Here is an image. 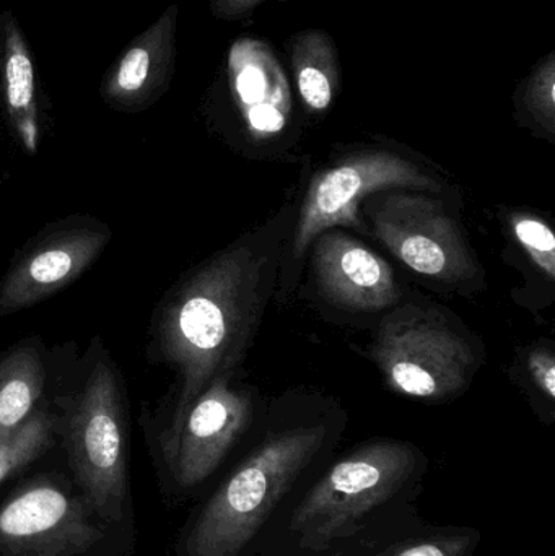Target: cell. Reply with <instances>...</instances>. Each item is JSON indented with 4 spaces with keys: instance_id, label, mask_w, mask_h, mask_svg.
Masks as SVG:
<instances>
[{
    "instance_id": "52a82bcc",
    "label": "cell",
    "mask_w": 555,
    "mask_h": 556,
    "mask_svg": "<svg viewBox=\"0 0 555 556\" xmlns=\"http://www.w3.org/2000/svg\"><path fill=\"white\" fill-rule=\"evenodd\" d=\"M103 526L84 496L39 476L0 505V556H85L104 541Z\"/></svg>"
},
{
    "instance_id": "44dd1931",
    "label": "cell",
    "mask_w": 555,
    "mask_h": 556,
    "mask_svg": "<svg viewBox=\"0 0 555 556\" xmlns=\"http://www.w3.org/2000/svg\"><path fill=\"white\" fill-rule=\"evenodd\" d=\"M250 121L254 129L264 130V132H277L283 127L282 113L270 104H256L251 110Z\"/></svg>"
},
{
    "instance_id": "5bb4252c",
    "label": "cell",
    "mask_w": 555,
    "mask_h": 556,
    "mask_svg": "<svg viewBox=\"0 0 555 556\" xmlns=\"http://www.w3.org/2000/svg\"><path fill=\"white\" fill-rule=\"evenodd\" d=\"M2 33V103L13 136L28 155L39 146V110L31 52L18 22L10 12L0 15Z\"/></svg>"
},
{
    "instance_id": "8fae6325",
    "label": "cell",
    "mask_w": 555,
    "mask_h": 556,
    "mask_svg": "<svg viewBox=\"0 0 555 556\" xmlns=\"http://www.w3.org/2000/svg\"><path fill=\"white\" fill-rule=\"evenodd\" d=\"M313 270L323 296L348 309L371 313L400 296L391 267L341 231H325L316 240Z\"/></svg>"
},
{
    "instance_id": "ba28073f",
    "label": "cell",
    "mask_w": 555,
    "mask_h": 556,
    "mask_svg": "<svg viewBox=\"0 0 555 556\" xmlns=\"http://www.w3.org/2000/svg\"><path fill=\"white\" fill-rule=\"evenodd\" d=\"M111 230L88 215L48 225L18 251L0 280V317L42 303L78 280L106 250Z\"/></svg>"
},
{
    "instance_id": "8992f818",
    "label": "cell",
    "mask_w": 555,
    "mask_h": 556,
    "mask_svg": "<svg viewBox=\"0 0 555 556\" xmlns=\"http://www.w3.org/2000/svg\"><path fill=\"white\" fill-rule=\"evenodd\" d=\"M374 356L398 392L426 401L462 391L475 366L468 343L445 320L411 306L381 324Z\"/></svg>"
},
{
    "instance_id": "9c48e42d",
    "label": "cell",
    "mask_w": 555,
    "mask_h": 556,
    "mask_svg": "<svg viewBox=\"0 0 555 556\" xmlns=\"http://www.w3.org/2000/svg\"><path fill=\"white\" fill-rule=\"evenodd\" d=\"M365 212L378 240L426 277L462 281L476 274L465 238L440 202L416 194L367 199Z\"/></svg>"
},
{
    "instance_id": "2e32d148",
    "label": "cell",
    "mask_w": 555,
    "mask_h": 556,
    "mask_svg": "<svg viewBox=\"0 0 555 556\" xmlns=\"http://www.w3.org/2000/svg\"><path fill=\"white\" fill-rule=\"evenodd\" d=\"M61 438V418L51 402L42 401L12 433L0 437V485L28 469Z\"/></svg>"
},
{
    "instance_id": "7a4b0ae2",
    "label": "cell",
    "mask_w": 555,
    "mask_h": 556,
    "mask_svg": "<svg viewBox=\"0 0 555 556\" xmlns=\"http://www.w3.org/2000/svg\"><path fill=\"white\" fill-rule=\"evenodd\" d=\"M338 425L299 420L270 425L199 500L176 541V556H257L283 509L335 457Z\"/></svg>"
},
{
    "instance_id": "7c38bea8",
    "label": "cell",
    "mask_w": 555,
    "mask_h": 556,
    "mask_svg": "<svg viewBox=\"0 0 555 556\" xmlns=\"http://www.w3.org/2000/svg\"><path fill=\"white\" fill-rule=\"evenodd\" d=\"M176 9L169 7L124 49L101 84V98L111 110L140 113L165 93L173 64Z\"/></svg>"
},
{
    "instance_id": "4fadbf2b",
    "label": "cell",
    "mask_w": 555,
    "mask_h": 556,
    "mask_svg": "<svg viewBox=\"0 0 555 556\" xmlns=\"http://www.w3.org/2000/svg\"><path fill=\"white\" fill-rule=\"evenodd\" d=\"M481 542L479 529L432 525L414 511L316 556H475Z\"/></svg>"
},
{
    "instance_id": "6da1fadb",
    "label": "cell",
    "mask_w": 555,
    "mask_h": 556,
    "mask_svg": "<svg viewBox=\"0 0 555 556\" xmlns=\"http://www.w3.org/2000/svg\"><path fill=\"white\" fill-rule=\"evenodd\" d=\"M269 251L240 243L215 254L176 283L156 307L152 346L178 375L163 421L179 417L243 356L269 291Z\"/></svg>"
},
{
    "instance_id": "ac0fdd59",
    "label": "cell",
    "mask_w": 555,
    "mask_h": 556,
    "mask_svg": "<svg viewBox=\"0 0 555 556\" xmlns=\"http://www.w3.org/2000/svg\"><path fill=\"white\" fill-rule=\"evenodd\" d=\"M300 91L310 106L315 110H325L331 103V87L325 74L308 67L300 74Z\"/></svg>"
},
{
    "instance_id": "5b68a950",
    "label": "cell",
    "mask_w": 555,
    "mask_h": 556,
    "mask_svg": "<svg viewBox=\"0 0 555 556\" xmlns=\"http://www.w3.org/2000/svg\"><path fill=\"white\" fill-rule=\"evenodd\" d=\"M253 401L218 376L173 420L162 421L153 456L165 492L178 502L201 500L253 446Z\"/></svg>"
},
{
    "instance_id": "30bf717a",
    "label": "cell",
    "mask_w": 555,
    "mask_h": 556,
    "mask_svg": "<svg viewBox=\"0 0 555 556\" xmlns=\"http://www.w3.org/2000/svg\"><path fill=\"white\" fill-rule=\"evenodd\" d=\"M436 189L432 179L406 160L370 155L316 176L310 186L295 235V254L302 256L318 235L335 227L362 230L358 207L375 192L387 189Z\"/></svg>"
},
{
    "instance_id": "e0dca14e",
    "label": "cell",
    "mask_w": 555,
    "mask_h": 556,
    "mask_svg": "<svg viewBox=\"0 0 555 556\" xmlns=\"http://www.w3.org/2000/svg\"><path fill=\"white\" fill-rule=\"evenodd\" d=\"M515 237L531 260L550 278L555 277V238L544 222L528 215H517L512 220Z\"/></svg>"
},
{
    "instance_id": "9a60e30c",
    "label": "cell",
    "mask_w": 555,
    "mask_h": 556,
    "mask_svg": "<svg viewBox=\"0 0 555 556\" xmlns=\"http://www.w3.org/2000/svg\"><path fill=\"white\" fill-rule=\"evenodd\" d=\"M48 369L39 337L22 340L0 356V437L25 424L45 401Z\"/></svg>"
},
{
    "instance_id": "ffe728a7",
    "label": "cell",
    "mask_w": 555,
    "mask_h": 556,
    "mask_svg": "<svg viewBox=\"0 0 555 556\" xmlns=\"http://www.w3.org/2000/svg\"><path fill=\"white\" fill-rule=\"evenodd\" d=\"M238 91L244 103H261L266 93V80L263 72L256 67H247L238 77Z\"/></svg>"
},
{
    "instance_id": "3957f363",
    "label": "cell",
    "mask_w": 555,
    "mask_h": 556,
    "mask_svg": "<svg viewBox=\"0 0 555 556\" xmlns=\"http://www.w3.org/2000/svg\"><path fill=\"white\" fill-rule=\"evenodd\" d=\"M429 472L409 441L375 438L332 457L283 509L257 556H316L417 509Z\"/></svg>"
},
{
    "instance_id": "277c9868",
    "label": "cell",
    "mask_w": 555,
    "mask_h": 556,
    "mask_svg": "<svg viewBox=\"0 0 555 556\" xmlns=\"http://www.w3.org/2000/svg\"><path fill=\"white\" fill-rule=\"evenodd\" d=\"M54 405L81 496L104 526L119 525L129 509L126 388L101 340L91 342L80 379Z\"/></svg>"
},
{
    "instance_id": "d6986e66",
    "label": "cell",
    "mask_w": 555,
    "mask_h": 556,
    "mask_svg": "<svg viewBox=\"0 0 555 556\" xmlns=\"http://www.w3.org/2000/svg\"><path fill=\"white\" fill-rule=\"evenodd\" d=\"M530 369L541 391L550 399L555 397V362L550 350H538L530 356Z\"/></svg>"
}]
</instances>
